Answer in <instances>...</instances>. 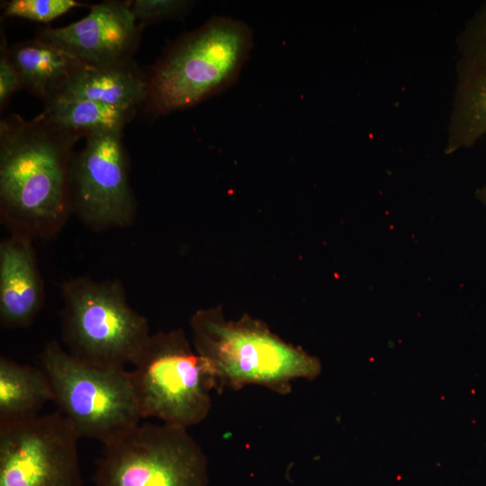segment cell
<instances>
[{"mask_svg":"<svg viewBox=\"0 0 486 486\" xmlns=\"http://www.w3.org/2000/svg\"><path fill=\"white\" fill-rule=\"evenodd\" d=\"M476 197L484 204H486V184L479 188L476 192Z\"/></svg>","mask_w":486,"mask_h":486,"instance_id":"ffe728a7","label":"cell"},{"mask_svg":"<svg viewBox=\"0 0 486 486\" xmlns=\"http://www.w3.org/2000/svg\"><path fill=\"white\" fill-rule=\"evenodd\" d=\"M80 437L59 412L0 425V486H83Z\"/></svg>","mask_w":486,"mask_h":486,"instance_id":"9c48e42d","label":"cell"},{"mask_svg":"<svg viewBox=\"0 0 486 486\" xmlns=\"http://www.w3.org/2000/svg\"><path fill=\"white\" fill-rule=\"evenodd\" d=\"M46 41L87 66L104 67L131 61L140 40L130 2L108 1L91 6L81 20L38 33Z\"/></svg>","mask_w":486,"mask_h":486,"instance_id":"30bf717a","label":"cell"},{"mask_svg":"<svg viewBox=\"0 0 486 486\" xmlns=\"http://www.w3.org/2000/svg\"><path fill=\"white\" fill-rule=\"evenodd\" d=\"M6 51L20 75L22 87L45 104L57 98L72 76L87 66L39 39L15 43L6 47Z\"/></svg>","mask_w":486,"mask_h":486,"instance_id":"4fadbf2b","label":"cell"},{"mask_svg":"<svg viewBox=\"0 0 486 486\" xmlns=\"http://www.w3.org/2000/svg\"><path fill=\"white\" fill-rule=\"evenodd\" d=\"M22 87V79L16 68L11 62L6 45H2L0 55V105L1 110L5 105L10 96Z\"/></svg>","mask_w":486,"mask_h":486,"instance_id":"d6986e66","label":"cell"},{"mask_svg":"<svg viewBox=\"0 0 486 486\" xmlns=\"http://www.w3.org/2000/svg\"><path fill=\"white\" fill-rule=\"evenodd\" d=\"M130 3L135 19L142 23L183 17L194 4V2L183 0H134Z\"/></svg>","mask_w":486,"mask_h":486,"instance_id":"ac0fdd59","label":"cell"},{"mask_svg":"<svg viewBox=\"0 0 486 486\" xmlns=\"http://www.w3.org/2000/svg\"><path fill=\"white\" fill-rule=\"evenodd\" d=\"M54 400L45 371L0 356V425L30 419Z\"/></svg>","mask_w":486,"mask_h":486,"instance_id":"9a60e30c","label":"cell"},{"mask_svg":"<svg viewBox=\"0 0 486 486\" xmlns=\"http://www.w3.org/2000/svg\"><path fill=\"white\" fill-rule=\"evenodd\" d=\"M60 288L67 351L96 366L133 364L151 334L148 320L129 304L122 282L78 276Z\"/></svg>","mask_w":486,"mask_h":486,"instance_id":"277c9868","label":"cell"},{"mask_svg":"<svg viewBox=\"0 0 486 486\" xmlns=\"http://www.w3.org/2000/svg\"><path fill=\"white\" fill-rule=\"evenodd\" d=\"M460 58L446 151L470 148L486 136V2L457 40Z\"/></svg>","mask_w":486,"mask_h":486,"instance_id":"8fae6325","label":"cell"},{"mask_svg":"<svg viewBox=\"0 0 486 486\" xmlns=\"http://www.w3.org/2000/svg\"><path fill=\"white\" fill-rule=\"evenodd\" d=\"M130 371L141 418L185 428L209 415L215 382L181 329L151 334Z\"/></svg>","mask_w":486,"mask_h":486,"instance_id":"8992f818","label":"cell"},{"mask_svg":"<svg viewBox=\"0 0 486 486\" xmlns=\"http://www.w3.org/2000/svg\"><path fill=\"white\" fill-rule=\"evenodd\" d=\"M253 32L245 22L213 16L176 40L148 76L147 109L164 115L230 87L248 58Z\"/></svg>","mask_w":486,"mask_h":486,"instance_id":"3957f363","label":"cell"},{"mask_svg":"<svg viewBox=\"0 0 486 486\" xmlns=\"http://www.w3.org/2000/svg\"><path fill=\"white\" fill-rule=\"evenodd\" d=\"M190 326L194 347L208 363L219 392L256 385L287 395L295 380L311 381L321 373L317 357L248 316L227 320L220 310H198Z\"/></svg>","mask_w":486,"mask_h":486,"instance_id":"7a4b0ae2","label":"cell"},{"mask_svg":"<svg viewBox=\"0 0 486 486\" xmlns=\"http://www.w3.org/2000/svg\"><path fill=\"white\" fill-rule=\"evenodd\" d=\"M80 139L40 116L0 122V216L11 232L46 239L72 214L68 175Z\"/></svg>","mask_w":486,"mask_h":486,"instance_id":"6da1fadb","label":"cell"},{"mask_svg":"<svg viewBox=\"0 0 486 486\" xmlns=\"http://www.w3.org/2000/svg\"><path fill=\"white\" fill-rule=\"evenodd\" d=\"M40 362L51 383L53 401L79 437L104 446L140 423L130 374L125 367L85 363L56 340L45 344Z\"/></svg>","mask_w":486,"mask_h":486,"instance_id":"5b68a950","label":"cell"},{"mask_svg":"<svg viewBox=\"0 0 486 486\" xmlns=\"http://www.w3.org/2000/svg\"><path fill=\"white\" fill-rule=\"evenodd\" d=\"M136 108L118 107L86 99L57 98L45 104L39 116L49 123L78 137L122 131Z\"/></svg>","mask_w":486,"mask_h":486,"instance_id":"2e32d148","label":"cell"},{"mask_svg":"<svg viewBox=\"0 0 486 486\" xmlns=\"http://www.w3.org/2000/svg\"><path fill=\"white\" fill-rule=\"evenodd\" d=\"M147 95L148 76L130 61L104 67H84L72 76L57 98L86 99L112 106L136 108L146 101Z\"/></svg>","mask_w":486,"mask_h":486,"instance_id":"5bb4252c","label":"cell"},{"mask_svg":"<svg viewBox=\"0 0 486 486\" xmlns=\"http://www.w3.org/2000/svg\"><path fill=\"white\" fill-rule=\"evenodd\" d=\"M79 5L75 0H12L5 3L4 14L48 22Z\"/></svg>","mask_w":486,"mask_h":486,"instance_id":"e0dca14e","label":"cell"},{"mask_svg":"<svg viewBox=\"0 0 486 486\" xmlns=\"http://www.w3.org/2000/svg\"><path fill=\"white\" fill-rule=\"evenodd\" d=\"M44 302V284L32 238L16 232L0 242V324L30 327Z\"/></svg>","mask_w":486,"mask_h":486,"instance_id":"7c38bea8","label":"cell"},{"mask_svg":"<svg viewBox=\"0 0 486 486\" xmlns=\"http://www.w3.org/2000/svg\"><path fill=\"white\" fill-rule=\"evenodd\" d=\"M209 468L188 428L139 423L104 446L94 486H207Z\"/></svg>","mask_w":486,"mask_h":486,"instance_id":"52a82bcc","label":"cell"},{"mask_svg":"<svg viewBox=\"0 0 486 486\" xmlns=\"http://www.w3.org/2000/svg\"><path fill=\"white\" fill-rule=\"evenodd\" d=\"M129 158L122 131L86 138L73 154L68 175L72 213L95 230L125 228L137 214L129 175Z\"/></svg>","mask_w":486,"mask_h":486,"instance_id":"ba28073f","label":"cell"}]
</instances>
